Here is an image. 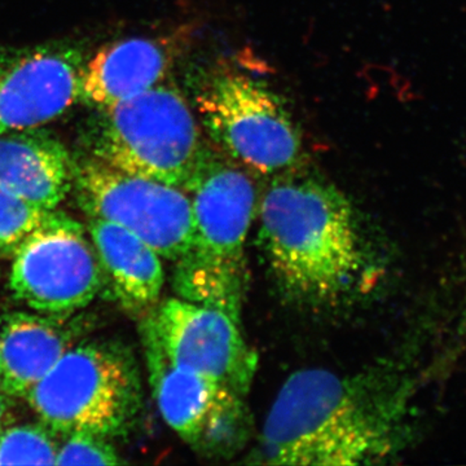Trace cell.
I'll use <instances>...</instances> for the list:
<instances>
[{"instance_id": "cell-14", "label": "cell", "mask_w": 466, "mask_h": 466, "mask_svg": "<svg viewBox=\"0 0 466 466\" xmlns=\"http://www.w3.org/2000/svg\"><path fill=\"white\" fill-rule=\"evenodd\" d=\"M88 236L99 260L103 288L135 315L144 317L161 299L165 275L161 257L124 227L90 218Z\"/></svg>"}, {"instance_id": "cell-9", "label": "cell", "mask_w": 466, "mask_h": 466, "mask_svg": "<svg viewBox=\"0 0 466 466\" xmlns=\"http://www.w3.org/2000/svg\"><path fill=\"white\" fill-rule=\"evenodd\" d=\"M9 285L39 314L72 317L103 290L99 260L85 227L57 211L14 254Z\"/></svg>"}, {"instance_id": "cell-6", "label": "cell", "mask_w": 466, "mask_h": 466, "mask_svg": "<svg viewBox=\"0 0 466 466\" xmlns=\"http://www.w3.org/2000/svg\"><path fill=\"white\" fill-rule=\"evenodd\" d=\"M196 108L214 143L247 170L275 177L302 164V139L280 97L258 79L218 73L196 91Z\"/></svg>"}, {"instance_id": "cell-4", "label": "cell", "mask_w": 466, "mask_h": 466, "mask_svg": "<svg viewBox=\"0 0 466 466\" xmlns=\"http://www.w3.org/2000/svg\"><path fill=\"white\" fill-rule=\"evenodd\" d=\"M131 350L121 342L76 343L26 395L57 434L115 440L133 433L143 412V385Z\"/></svg>"}, {"instance_id": "cell-11", "label": "cell", "mask_w": 466, "mask_h": 466, "mask_svg": "<svg viewBox=\"0 0 466 466\" xmlns=\"http://www.w3.org/2000/svg\"><path fill=\"white\" fill-rule=\"evenodd\" d=\"M86 60L84 48L67 42L0 52V135L63 116L78 101Z\"/></svg>"}, {"instance_id": "cell-12", "label": "cell", "mask_w": 466, "mask_h": 466, "mask_svg": "<svg viewBox=\"0 0 466 466\" xmlns=\"http://www.w3.org/2000/svg\"><path fill=\"white\" fill-rule=\"evenodd\" d=\"M84 323L70 317L11 312L0 318V391L26 398L76 345Z\"/></svg>"}, {"instance_id": "cell-17", "label": "cell", "mask_w": 466, "mask_h": 466, "mask_svg": "<svg viewBox=\"0 0 466 466\" xmlns=\"http://www.w3.org/2000/svg\"><path fill=\"white\" fill-rule=\"evenodd\" d=\"M56 214L55 208L36 207L0 187V254L14 256L29 236Z\"/></svg>"}, {"instance_id": "cell-1", "label": "cell", "mask_w": 466, "mask_h": 466, "mask_svg": "<svg viewBox=\"0 0 466 466\" xmlns=\"http://www.w3.org/2000/svg\"><path fill=\"white\" fill-rule=\"evenodd\" d=\"M408 382L388 368L357 373L297 370L283 383L250 462L352 466L381 462L404 446Z\"/></svg>"}, {"instance_id": "cell-10", "label": "cell", "mask_w": 466, "mask_h": 466, "mask_svg": "<svg viewBox=\"0 0 466 466\" xmlns=\"http://www.w3.org/2000/svg\"><path fill=\"white\" fill-rule=\"evenodd\" d=\"M238 325L220 309L175 297L144 315L140 330L175 366L248 398L258 370V354L248 345Z\"/></svg>"}, {"instance_id": "cell-8", "label": "cell", "mask_w": 466, "mask_h": 466, "mask_svg": "<svg viewBox=\"0 0 466 466\" xmlns=\"http://www.w3.org/2000/svg\"><path fill=\"white\" fill-rule=\"evenodd\" d=\"M144 354L153 398L162 419L201 458L227 460L251 434L248 398L223 383L171 363L147 334Z\"/></svg>"}, {"instance_id": "cell-5", "label": "cell", "mask_w": 466, "mask_h": 466, "mask_svg": "<svg viewBox=\"0 0 466 466\" xmlns=\"http://www.w3.org/2000/svg\"><path fill=\"white\" fill-rule=\"evenodd\" d=\"M96 110L85 135L90 155L125 173L183 189L207 143L182 92L157 85Z\"/></svg>"}, {"instance_id": "cell-2", "label": "cell", "mask_w": 466, "mask_h": 466, "mask_svg": "<svg viewBox=\"0 0 466 466\" xmlns=\"http://www.w3.org/2000/svg\"><path fill=\"white\" fill-rule=\"evenodd\" d=\"M300 167L272 177L259 198L260 247L288 299L337 308L373 287L375 259L348 196Z\"/></svg>"}, {"instance_id": "cell-7", "label": "cell", "mask_w": 466, "mask_h": 466, "mask_svg": "<svg viewBox=\"0 0 466 466\" xmlns=\"http://www.w3.org/2000/svg\"><path fill=\"white\" fill-rule=\"evenodd\" d=\"M72 191L88 218L124 227L162 258L175 262L191 245V201L182 188L125 173L86 153L75 157Z\"/></svg>"}, {"instance_id": "cell-16", "label": "cell", "mask_w": 466, "mask_h": 466, "mask_svg": "<svg viewBox=\"0 0 466 466\" xmlns=\"http://www.w3.org/2000/svg\"><path fill=\"white\" fill-rule=\"evenodd\" d=\"M56 434L42 421L7 426L0 431V465H56Z\"/></svg>"}, {"instance_id": "cell-13", "label": "cell", "mask_w": 466, "mask_h": 466, "mask_svg": "<svg viewBox=\"0 0 466 466\" xmlns=\"http://www.w3.org/2000/svg\"><path fill=\"white\" fill-rule=\"evenodd\" d=\"M75 156L42 127L0 135V187L54 210L73 189Z\"/></svg>"}, {"instance_id": "cell-18", "label": "cell", "mask_w": 466, "mask_h": 466, "mask_svg": "<svg viewBox=\"0 0 466 466\" xmlns=\"http://www.w3.org/2000/svg\"><path fill=\"white\" fill-rule=\"evenodd\" d=\"M124 462L112 440L103 435L76 431L64 434L58 443L56 465L115 466Z\"/></svg>"}, {"instance_id": "cell-3", "label": "cell", "mask_w": 466, "mask_h": 466, "mask_svg": "<svg viewBox=\"0 0 466 466\" xmlns=\"http://www.w3.org/2000/svg\"><path fill=\"white\" fill-rule=\"evenodd\" d=\"M183 191L191 201L193 235L175 260V293L240 323L249 283L245 249L260 198L256 182L249 170L207 144Z\"/></svg>"}, {"instance_id": "cell-15", "label": "cell", "mask_w": 466, "mask_h": 466, "mask_svg": "<svg viewBox=\"0 0 466 466\" xmlns=\"http://www.w3.org/2000/svg\"><path fill=\"white\" fill-rule=\"evenodd\" d=\"M170 67V54L155 39L110 43L86 60L79 76L78 100L95 109L115 106L161 84Z\"/></svg>"}, {"instance_id": "cell-19", "label": "cell", "mask_w": 466, "mask_h": 466, "mask_svg": "<svg viewBox=\"0 0 466 466\" xmlns=\"http://www.w3.org/2000/svg\"><path fill=\"white\" fill-rule=\"evenodd\" d=\"M12 420H14V413H12L11 397L0 391V431L7 428Z\"/></svg>"}]
</instances>
